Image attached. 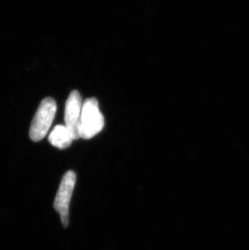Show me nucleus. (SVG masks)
Segmentation results:
<instances>
[{
	"mask_svg": "<svg viewBox=\"0 0 249 250\" xmlns=\"http://www.w3.org/2000/svg\"><path fill=\"white\" fill-rule=\"evenodd\" d=\"M104 119L101 113L98 102L94 97L86 100L82 105L80 136L90 139L103 130Z\"/></svg>",
	"mask_w": 249,
	"mask_h": 250,
	"instance_id": "1",
	"label": "nucleus"
},
{
	"mask_svg": "<svg viewBox=\"0 0 249 250\" xmlns=\"http://www.w3.org/2000/svg\"><path fill=\"white\" fill-rule=\"evenodd\" d=\"M74 139L66 125H56L49 135V141L53 146L59 149L67 148Z\"/></svg>",
	"mask_w": 249,
	"mask_h": 250,
	"instance_id": "5",
	"label": "nucleus"
},
{
	"mask_svg": "<svg viewBox=\"0 0 249 250\" xmlns=\"http://www.w3.org/2000/svg\"><path fill=\"white\" fill-rule=\"evenodd\" d=\"M82 98L77 90H73L66 100L65 124L74 139H80V126L82 112Z\"/></svg>",
	"mask_w": 249,
	"mask_h": 250,
	"instance_id": "4",
	"label": "nucleus"
},
{
	"mask_svg": "<svg viewBox=\"0 0 249 250\" xmlns=\"http://www.w3.org/2000/svg\"><path fill=\"white\" fill-rule=\"evenodd\" d=\"M76 182V174L73 171H67L64 174L59 190L57 192L54 208L61 217L62 224L64 228H67L69 224V208L71 197L73 194Z\"/></svg>",
	"mask_w": 249,
	"mask_h": 250,
	"instance_id": "3",
	"label": "nucleus"
},
{
	"mask_svg": "<svg viewBox=\"0 0 249 250\" xmlns=\"http://www.w3.org/2000/svg\"><path fill=\"white\" fill-rule=\"evenodd\" d=\"M56 110V102L50 97H46L41 102L38 111L32 121L29 130V137L33 141H41L47 135Z\"/></svg>",
	"mask_w": 249,
	"mask_h": 250,
	"instance_id": "2",
	"label": "nucleus"
}]
</instances>
